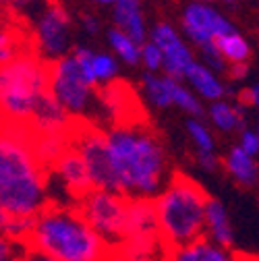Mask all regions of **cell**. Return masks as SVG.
I'll list each match as a JSON object with an SVG mask.
<instances>
[{"label":"cell","mask_w":259,"mask_h":261,"mask_svg":"<svg viewBox=\"0 0 259 261\" xmlns=\"http://www.w3.org/2000/svg\"><path fill=\"white\" fill-rule=\"evenodd\" d=\"M50 197V170L36 153L34 133L0 120V207L9 216L36 220Z\"/></svg>","instance_id":"1"},{"label":"cell","mask_w":259,"mask_h":261,"mask_svg":"<svg viewBox=\"0 0 259 261\" xmlns=\"http://www.w3.org/2000/svg\"><path fill=\"white\" fill-rule=\"evenodd\" d=\"M106 133L120 193L128 199H153L172 176L166 149L156 130L145 122L133 120L116 124Z\"/></svg>","instance_id":"2"},{"label":"cell","mask_w":259,"mask_h":261,"mask_svg":"<svg viewBox=\"0 0 259 261\" xmlns=\"http://www.w3.org/2000/svg\"><path fill=\"white\" fill-rule=\"evenodd\" d=\"M25 247L58 261H112V245L93 230L75 203H50L34 220Z\"/></svg>","instance_id":"3"},{"label":"cell","mask_w":259,"mask_h":261,"mask_svg":"<svg viewBox=\"0 0 259 261\" xmlns=\"http://www.w3.org/2000/svg\"><path fill=\"white\" fill-rule=\"evenodd\" d=\"M210 203L208 191L191 176L174 172L156 197V218L162 245L176 249L205 237V212Z\"/></svg>","instance_id":"4"},{"label":"cell","mask_w":259,"mask_h":261,"mask_svg":"<svg viewBox=\"0 0 259 261\" xmlns=\"http://www.w3.org/2000/svg\"><path fill=\"white\" fill-rule=\"evenodd\" d=\"M48 67L36 50H25L0 64V120L27 126L48 93Z\"/></svg>","instance_id":"5"},{"label":"cell","mask_w":259,"mask_h":261,"mask_svg":"<svg viewBox=\"0 0 259 261\" xmlns=\"http://www.w3.org/2000/svg\"><path fill=\"white\" fill-rule=\"evenodd\" d=\"M71 145L83 158L93 189L120 193L118 178L110 160L108 133L104 128L93 126L85 120H77L71 130Z\"/></svg>","instance_id":"6"},{"label":"cell","mask_w":259,"mask_h":261,"mask_svg":"<svg viewBox=\"0 0 259 261\" xmlns=\"http://www.w3.org/2000/svg\"><path fill=\"white\" fill-rule=\"evenodd\" d=\"M48 91L71 116H83L93 104V85L85 79L73 54L50 62Z\"/></svg>","instance_id":"7"},{"label":"cell","mask_w":259,"mask_h":261,"mask_svg":"<svg viewBox=\"0 0 259 261\" xmlns=\"http://www.w3.org/2000/svg\"><path fill=\"white\" fill-rule=\"evenodd\" d=\"M128 197L116 191L91 189L77 203L83 218L108 245H118L124 239Z\"/></svg>","instance_id":"8"},{"label":"cell","mask_w":259,"mask_h":261,"mask_svg":"<svg viewBox=\"0 0 259 261\" xmlns=\"http://www.w3.org/2000/svg\"><path fill=\"white\" fill-rule=\"evenodd\" d=\"M36 54L46 62H56L69 56L71 50V15L62 5L48 3L34 25Z\"/></svg>","instance_id":"9"},{"label":"cell","mask_w":259,"mask_h":261,"mask_svg":"<svg viewBox=\"0 0 259 261\" xmlns=\"http://www.w3.org/2000/svg\"><path fill=\"white\" fill-rule=\"evenodd\" d=\"M183 31L193 44L201 48L205 44H214L222 36H228L237 29L228 21V17L216 11L212 5L191 3L183 13Z\"/></svg>","instance_id":"10"},{"label":"cell","mask_w":259,"mask_h":261,"mask_svg":"<svg viewBox=\"0 0 259 261\" xmlns=\"http://www.w3.org/2000/svg\"><path fill=\"white\" fill-rule=\"evenodd\" d=\"M149 42L156 44L164 56L162 73L176 81H185V75L191 64L195 62V56H193V50L183 42L178 31L170 23H158L149 34Z\"/></svg>","instance_id":"11"},{"label":"cell","mask_w":259,"mask_h":261,"mask_svg":"<svg viewBox=\"0 0 259 261\" xmlns=\"http://www.w3.org/2000/svg\"><path fill=\"white\" fill-rule=\"evenodd\" d=\"M50 176L56 178V185L64 191L67 199L73 201L75 205L93 189L89 172L85 168V162L73 145L56 160V164L50 168Z\"/></svg>","instance_id":"12"},{"label":"cell","mask_w":259,"mask_h":261,"mask_svg":"<svg viewBox=\"0 0 259 261\" xmlns=\"http://www.w3.org/2000/svg\"><path fill=\"white\" fill-rule=\"evenodd\" d=\"M73 116L64 110L54 97L50 95V91L44 95V100L40 102V106L36 108L34 116H31L27 128L34 135H44V133H71L73 128Z\"/></svg>","instance_id":"13"},{"label":"cell","mask_w":259,"mask_h":261,"mask_svg":"<svg viewBox=\"0 0 259 261\" xmlns=\"http://www.w3.org/2000/svg\"><path fill=\"white\" fill-rule=\"evenodd\" d=\"M166 259L168 261H243V255L210 241L208 237H201L189 245L168 249Z\"/></svg>","instance_id":"14"},{"label":"cell","mask_w":259,"mask_h":261,"mask_svg":"<svg viewBox=\"0 0 259 261\" xmlns=\"http://www.w3.org/2000/svg\"><path fill=\"white\" fill-rule=\"evenodd\" d=\"M124 237H160L153 199H145V197L128 199Z\"/></svg>","instance_id":"15"},{"label":"cell","mask_w":259,"mask_h":261,"mask_svg":"<svg viewBox=\"0 0 259 261\" xmlns=\"http://www.w3.org/2000/svg\"><path fill=\"white\" fill-rule=\"evenodd\" d=\"M166 255L160 237H124L112 247V261H151Z\"/></svg>","instance_id":"16"},{"label":"cell","mask_w":259,"mask_h":261,"mask_svg":"<svg viewBox=\"0 0 259 261\" xmlns=\"http://www.w3.org/2000/svg\"><path fill=\"white\" fill-rule=\"evenodd\" d=\"M112 19L114 27L122 34H126L131 40H135L139 46H143L149 38L145 19L139 7V0H118L112 9Z\"/></svg>","instance_id":"17"},{"label":"cell","mask_w":259,"mask_h":261,"mask_svg":"<svg viewBox=\"0 0 259 261\" xmlns=\"http://www.w3.org/2000/svg\"><path fill=\"white\" fill-rule=\"evenodd\" d=\"M185 81L189 83V87L193 91H195V95L199 97V100H205V102L214 104V102L224 100V95H226V85L222 83V79L199 60H195L189 67V71L185 75Z\"/></svg>","instance_id":"18"},{"label":"cell","mask_w":259,"mask_h":261,"mask_svg":"<svg viewBox=\"0 0 259 261\" xmlns=\"http://www.w3.org/2000/svg\"><path fill=\"white\" fill-rule=\"evenodd\" d=\"M205 237L222 247L232 249L235 243V228L230 222V214L220 199L210 197L205 212Z\"/></svg>","instance_id":"19"},{"label":"cell","mask_w":259,"mask_h":261,"mask_svg":"<svg viewBox=\"0 0 259 261\" xmlns=\"http://www.w3.org/2000/svg\"><path fill=\"white\" fill-rule=\"evenodd\" d=\"M208 116L212 124L222 130V133H235V130H245V104L239 100L237 104H230L226 100L214 102L208 108Z\"/></svg>","instance_id":"20"},{"label":"cell","mask_w":259,"mask_h":261,"mask_svg":"<svg viewBox=\"0 0 259 261\" xmlns=\"http://www.w3.org/2000/svg\"><path fill=\"white\" fill-rule=\"evenodd\" d=\"M224 168L232 176L235 182H239L241 187H253L259 178V166L255 158L247 155L239 145H235L224 158Z\"/></svg>","instance_id":"21"},{"label":"cell","mask_w":259,"mask_h":261,"mask_svg":"<svg viewBox=\"0 0 259 261\" xmlns=\"http://www.w3.org/2000/svg\"><path fill=\"white\" fill-rule=\"evenodd\" d=\"M34 145H36V153H38L40 162L50 170L56 164V160L71 147V133H44V135H34Z\"/></svg>","instance_id":"22"},{"label":"cell","mask_w":259,"mask_h":261,"mask_svg":"<svg viewBox=\"0 0 259 261\" xmlns=\"http://www.w3.org/2000/svg\"><path fill=\"white\" fill-rule=\"evenodd\" d=\"M168 79V89H170V97H172V106L185 110L191 118H203L205 116V108L201 104V100L195 95L191 87H187L183 81H176L172 77Z\"/></svg>","instance_id":"23"},{"label":"cell","mask_w":259,"mask_h":261,"mask_svg":"<svg viewBox=\"0 0 259 261\" xmlns=\"http://www.w3.org/2000/svg\"><path fill=\"white\" fill-rule=\"evenodd\" d=\"M141 89H143L147 102L151 106H156V108H170L172 106V97H170L166 75L143 73V77H141Z\"/></svg>","instance_id":"24"},{"label":"cell","mask_w":259,"mask_h":261,"mask_svg":"<svg viewBox=\"0 0 259 261\" xmlns=\"http://www.w3.org/2000/svg\"><path fill=\"white\" fill-rule=\"evenodd\" d=\"M216 46L222 52L224 60L230 62V64H247V60L251 56V46L239 31H232L228 36H222L220 40H216Z\"/></svg>","instance_id":"25"},{"label":"cell","mask_w":259,"mask_h":261,"mask_svg":"<svg viewBox=\"0 0 259 261\" xmlns=\"http://www.w3.org/2000/svg\"><path fill=\"white\" fill-rule=\"evenodd\" d=\"M108 44H110L112 52L116 54V58H120L122 62L131 64V67L139 64V60H141V46L135 40L128 38L126 34L118 31L116 27H112L108 31Z\"/></svg>","instance_id":"26"},{"label":"cell","mask_w":259,"mask_h":261,"mask_svg":"<svg viewBox=\"0 0 259 261\" xmlns=\"http://www.w3.org/2000/svg\"><path fill=\"white\" fill-rule=\"evenodd\" d=\"M21 52H25L23 42H21V34L17 29H13L11 25L3 23L0 25V64L11 62Z\"/></svg>","instance_id":"27"},{"label":"cell","mask_w":259,"mask_h":261,"mask_svg":"<svg viewBox=\"0 0 259 261\" xmlns=\"http://www.w3.org/2000/svg\"><path fill=\"white\" fill-rule=\"evenodd\" d=\"M91 69L98 83H110L118 75V58L110 52H95L91 60Z\"/></svg>","instance_id":"28"},{"label":"cell","mask_w":259,"mask_h":261,"mask_svg":"<svg viewBox=\"0 0 259 261\" xmlns=\"http://www.w3.org/2000/svg\"><path fill=\"white\" fill-rule=\"evenodd\" d=\"M187 130L193 139V143L197 145V151H216V141L212 130L208 128V124L199 118H189L187 120Z\"/></svg>","instance_id":"29"},{"label":"cell","mask_w":259,"mask_h":261,"mask_svg":"<svg viewBox=\"0 0 259 261\" xmlns=\"http://www.w3.org/2000/svg\"><path fill=\"white\" fill-rule=\"evenodd\" d=\"M139 64L145 69V73H153V75L162 73V69H164V56H162L160 48L156 44H151L149 40L141 46V60H139Z\"/></svg>","instance_id":"30"},{"label":"cell","mask_w":259,"mask_h":261,"mask_svg":"<svg viewBox=\"0 0 259 261\" xmlns=\"http://www.w3.org/2000/svg\"><path fill=\"white\" fill-rule=\"evenodd\" d=\"M199 50H201V62L205 64L208 69H212L214 73L226 71V60H224L222 52L218 50L216 42H214V44H205V46H201Z\"/></svg>","instance_id":"31"},{"label":"cell","mask_w":259,"mask_h":261,"mask_svg":"<svg viewBox=\"0 0 259 261\" xmlns=\"http://www.w3.org/2000/svg\"><path fill=\"white\" fill-rule=\"evenodd\" d=\"M239 135H241V137H239V147H241L247 155L255 158V155L259 153V130L245 128V130H241Z\"/></svg>","instance_id":"32"},{"label":"cell","mask_w":259,"mask_h":261,"mask_svg":"<svg viewBox=\"0 0 259 261\" xmlns=\"http://www.w3.org/2000/svg\"><path fill=\"white\" fill-rule=\"evenodd\" d=\"M23 245L13 243L11 239L0 234V261H21Z\"/></svg>","instance_id":"33"},{"label":"cell","mask_w":259,"mask_h":261,"mask_svg":"<svg viewBox=\"0 0 259 261\" xmlns=\"http://www.w3.org/2000/svg\"><path fill=\"white\" fill-rule=\"evenodd\" d=\"M48 3H42V0H15L13 3V11H17L19 15L27 17V15H36V19L40 17V13L46 9Z\"/></svg>","instance_id":"34"},{"label":"cell","mask_w":259,"mask_h":261,"mask_svg":"<svg viewBox=\"0 0 259 261\" xmlns=\"http://www.w3.org/2000/svg\"><path fill=\"white\" fill-rule=\"evenodd\" d=\"M197 164L205 172H216L220 166V158L216 151H197Z\"/></svg>","instance_id":"35"},{"label":"cell","mask_w":259,"mask_h":261,"mask_svg":"<svg viewBox=\"0 0 259 261\" xmlns=\"http://www.w3.org/2000/svg\"><path fill=\"white\" fill-rule=\"evenodd\" d=\"M241 102H243L245 106H255V108H259V83L247 87V89L241 93Z\"/></svg>","instance_id":"36"},{"label":"cell","mask_w":259,"mask_h":261,"mask_svg":"<svg viewBox=\"0 0 259 261\" xmlns=\"http://www.w3.org/2000/svg\"><path fill=\"white\" fill-rule=\"evenodd\" d=\"M21 261H58V259H54V257H50V255H44V253H40V251H36V249L23 245Z\"/></svg>","instance_id":"37"},{"label":"cell","mask_w":259,"mask_h":261,"mask_svg":"<svg viewBox=\"0 0 259 261\" xmlns=\"http://www.w3.org/2000/svg\"><path fill=\"white\" fill-rule=\"evenodd\" d=\"M81 25H83V29L87 31V34H91V36L100 31V19L93 17V15H83L81 17Z\"/></svg>","instance_id":"38"},{"label":"cell","mask_w":259,"mask_h":261,"mask_svg":"<svg viewBox=\"0 0 259 261\" xmlns=\"http://www.w3.org/2000/svg\"><path fill=\"white\" fill-rule=\"evenodd\" d=\"M228 77H230L232 81L245 79V77H247V64H230V69H228Z\"/></svg>","instance_id":"39"},{"label":"cell","mask_w":259,"mask_h":261,"mask_svg":"<svg viewBox=\"0 0 259 261\" xmlns=\"http://www.w3.org/2000/svg\"><path fill=\"white\" fill-rule=\"evenodd\" d=\"M13 3H15V0H0V11L11 9V7H13Z\"/></svg>","instance_id":"40"},{"label":"cell","mask_w":259,"mask_h":261,"mask_svg":"<svg viewBox=\"0 0 259 261\" xmlns=\"http://www.w3.org/2000/svg\"><path fill=\"white\" fill-rule=\"evenodd\" d=\"M93 3H98V5H112V7H114L118 0H93Z\"/></svg>","instance_id":"41"},{"label":"cell","mask_w":259,"mask_h":261,"mask_svg":"<svg viewBox=\"0 0 259 261\" xmlns=\"http://www.w3.org/2000/svg\"><path fill=\"white\" fill-rule=\"evenodd\" d=\"M243 261H259V257H249V255H243Z\"/></svg>","instance_id":"42"},{"label":"cell","mask_w":259,"mask_h":261,"mask_svg":"<svg viewBox=\"0 0 259 261\" xmlns=\"http://www.w3.org/2000/svg\"><path fill=\"white\" fill-rule=\"evenodd\" d=\"M195 3H201V5H210V3H216V0H195Z\"/></svg>","instance_id":"43"},{"label":"cell","mask_w":259,"mask_h":261,"mask_svg":"<svg viewBox=\"0 0 259 261\" xmlns=\"http://www.w3.org/2000/svg\"><path fill=\"white\" fill-rule=\"evenodd\" d=\"M151 261H168V259H166V255H162V257H158V259H151Z\"/></svg>","instance_id":"44"},{"label":"cell","mask_w":259,"mask_h":261,"mask_svg":"<svg viewBox=\"0 0 259 261\" xmlns=\"http://www.w3.org/2000/svg\"><path fill=\"white\" fill-rule=\"evenodd\" d=\"M222 3H226V5H235V3H239V0H222Z\"/></svg>","instance_id":"45"}]
</instances>
